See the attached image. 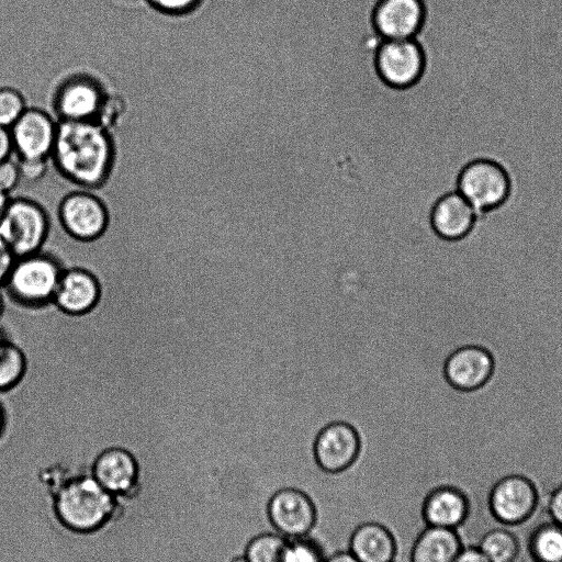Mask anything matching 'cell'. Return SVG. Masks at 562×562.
Instances as JSON below:
<instances>
[{"label":"cell","mask_w":562,"mask_h":562,"mask_svg":"<svg viewBox=\"0 0 562 562\" xmlns=\"http://www.w3.org/2000/svg\"><path fill=\"white\" fill-rule=\"evenodd\" d=\"M49 213L40 201L11 196L0 221V235L15 258L38 252L49 231Z\"/></svg>","instance_id":"4"},{"label":"cell","mask_w":562,"mask_h":562,"mask_svg":"<svg viewBox=\"0 0 562 562\" xmlns=\"http://www.w3.org/2000/svg\"><path fill=\"white\" fill-rule=\"evenodd\" d=\"M56 215L63 228L81 240L99 237L110 217L106 202L92 190L68 192L57 202Z\"/></svg>","instance_id":"7"},{"label":"cell","mask_w":562,"mask_h":562,"mask_svg":"<svg viewBox=\"0 0 562 562\" xmlns=\"http://www.w3.org/2000/svg\"><path fill=\"white\" fill-rule=\"evenodd\" d=\"M479 213L457 191L443 194L431 211L434 231L442 238L456 240L467 236L474 227Z\"/></svg>","instance_id":"17"},{"label":"cell","mask_w":562,"mask_h":562,"mask_svg":"<svg viewBox=\"0 0 562 562\" xmlns=\"http://www.w3.org/2000/svg\"><path fill=\"white\" fill-rule=\"evenodd\" d=\"M13 154L10 130L0 126V162L11 158Z\"/></svg>","instance_id":"33"},{"label":"cell","mask_w":562,"mask_h":562,"mask_svg":"<svg viewBox=\"0 0 562 562\" xmlns=\"http://www.w3.org/2000/svg\"><path fill=\"white\" fill-rule=\"evenodd\" d=\"M420 0H381L374 11V24L385 41L412 40L422 26Z\"/></svg>","instance_id":"15"},{"label":"cell","mask_w":562,"mask_h":562,"mask_svg":"<svg viewBox=\"0 0 562 562\" xmlns=\"http://www.w3.org/2000/svg\"><path fill=\"white\" fill-rule=\"evenodd\" d=\"M11 200V195L2 190H0V221L4 215V212L8 207V204Z\"/></svg>","instance_id":"37"},{"label":"cell","mask_w":562,"mask_h":562,"mask_svg":"<svg viewBox=\"0 0 562 562\" xmlns=\"http://www.w3.org/2000/svg\"><path fill=\"white\" fill-rule=\"evenodd\" d=\"M360 454L359 434L351 425L344 422L325 426L312 446L314 463L328 474L348 471L358 462Z\"/></svg>","instance_id":"10"},{"label":"cell","mask_w":562,"mask_h":562,"mask_svg":"<svg viewBox=\"0 0 562 562\" xmlns=\"http://www.w3.org/2000/svg\"><path fill=\"white\" fill-rule=\"evenodd\" d=\"M464 546L458 530L425 526L412 544L409 562H454Z\"/></svg>","instance_id":"20"},{"label":"cell","mask_w":562,"mask_h":562,"mask_svg":"<svg viewBox=\"0 0 562 562\" xmlns=\"http://www.w3.org/2000/svg\"><path fill=\"white\" fill-rule=\"evenodd\" d=\"M325 562H360L348 549L327 555Z\"/></svg>","instance_id":"35"},{"label":"cell","mask_w":562,"mask_h":562,"mask_svg":"<svg viewBox=\"0 0 562 562\" xmlns=\"http://www.w3.org/2000/svg\"><path fill=\"white\" fill-rule=\"evenodd\" d=\"M288 538L274 532H261L246 544L243 557L247 562H284Z\"/></svg>","instance_id":"23"},{"label":"cell","mask_w":562,"mask_h":562,"mask_svg":"<svg viewBox=\"0 0 562 562\" xmlns=\"http://www.w3.org/2000/svg\"><path fill=\"white\" fill-rule=\"evenodd\" d=\"M139 471L137 456L121 446L100 450L91 465V476L116 498L127 496L136 488Z\"/></svg>","instance_id":"12"},{"label":"cell","mask_w":562,"mask_h":562,"mask_svg":"<svg viewBox=\"0 0 562 562\" xmlns=\"http://www.w3.org/2000/svg\"><path fill=\"white\" fill-rule=\"evenodd\" d=\"M322 543L311 535L288 539L284 562H325Z\"/></svg>","instance_id":"25"},{"label":"cell","mask_w":562,"mask_h":562,"mask_svg":"<svg viewBox=\"0 0 562 562\" xmlns=\"http://www.w3.org/2000/svg\"><path fill=\"white\" fill-rule=\"evenodd\" d=\"M493 359L479 346H463L454 350L445 364V375L456 389L471 391L482 386L491 376Z\"/></svg>","instance_id":"16"},{"label":"cell","mask_w":562,"mask_h":562,"mask_svg":"<svg viewBox=\"0 0 562 562\" xmlns=\"http://www.w3.org/2000/svg\"><path fill=\"white\" fill-rule=\"evenodd\" d=\"M15 259L0 235V288L4 284Z\"/></svg>","instance_id":"32"},{"label":"cell","mask_w":562,"mask_h":562,"mask_svg":"<svg viewBox=\"0 0 562 562\" xmlns=\"http://www.w3.org/2000/svg\"><path fill=\"white\" fill-rule=\"evenodd\" d=\"M507 166L492 157H474L459 170L456 190L479 214L495 211L507 203L514 193Z\"/></svg>","instance_id":"3"},{"label":"cell","mask_w":562,"mask_h":562,"mask_svg":"<svg viewBox=\"0 0 562 562\" xmlns=\"http://www.w3.org/2000/svg\"><path fill=\"white\" fill-rule=\"evenodd\" d=\"M544 507L548 518L562 526V482L549 492Z\"/></svg>","instance_id":"31"},{"label":"cell","mask_w":562,"mask_h":562,"mask_svg":"<svg viewBox=\"0 0 562 562\" xmlns=\"http://www.w3.org/2000/svg\"><path fill=\"white\" fill-rule=\"evenodd\" d=\"M526 548L532 562H562V526L550 519L538 524Z\"/></svg>","instance_id":"21"},{"label":"cell","mask_w":562,"mask_h":562,"mask_svg":"<svg viewBox=\"0 0 562 562\" xmlns=\"http://www.w3.org/2000/svg\"><path fill=\"white\" fill-rule=\"evenodd\" d=\"M3 312H4V296H3L2 290L0 288V319L3 315Z\"/></svg>","instance_id":"38"},{"label":"cell","mask_w":562,"mask_h":562,"mask_svg":"<svg viewBox=\"0 0 562 562\" xmlns=\"http://www.w3.org/2000/svg\"><path fill=\"white\" fill-rule=\"evenodd\" d=\"M476 547L490 562H517L521 552L518 536L502 525L485 531Z\"/></svg>","instance_id":"22"},{"label":"cell","mask_w":562,"mask_h":562,"mask_svg":"<svg viewBox=\"0 0 562 562\" xmlns=\"http://www.w3.org/2000/svg\"><path fill=\"white\" fill-rule=\"evenodd\" d=\"M487 508L492 518L505 527L528 522L541 504L536 481L524 473H508L497 479L487 493Z\"/></svg>","instance_id":"5"},{"label":"cell","mask_w":562,"mask_h":562,"mask_svg":"<svg viewBox=\"0 0 562 562\" xmlns=\"http://www.w3.org/2000/svg\"><path fill=\"white\" fill-rule=\"evenodd\" d=\"M125 101L117 93H106L97 123L111 132L125 113Z\"/></svg>","instance_id":"27"},{"label":"cell","mask_w":562,"mask_h":562,"mask_svg":"<svg viewBox=\"0 0 562 562\" xmlns=\"http://www.w3.org/2000/svg\"><path fill=\"white\" fill-rule=\"evenodd\" d=\"M348 550L360 562H394L397 541L386 526L367 521L351 532Z\"/></svg>","instance_id":"18"},{"label":"cell","mask_w":562,"mask_h":562,"mask_svg":"<svg viewBox=\"0 0 562 562\" xmlns=\"http://www.w3.org/2000/svg\"><path fill=\"white\" fill-rule=\"evenodd\" d=\"M267 517L274 531L288 539L311 535L317 522L312 497L296 487H282L268 499Z\"/></svg>","instance_id":"8"},{"label":"cell","mask_w":562,"mask_h":562,"mask_svg":"<svg viewBox=\"0 0 562 562\" xmlns=\"http://www.w3.org/2000/svg\"><path fill=\"white\" fill-rule=\"evenodd\" d=\"M231 562H247V561L245 560V558L243 557V554H240V555H237V557L233 558V559L231 560Z\"/></svg>","instance_id":"39"},{"label":"cell","mask_w":562,"mask_h":562,"mask_svg":"<svg viewBox=\"0 0 562 562\" xmlns=\"http://www.w3.org/2000/svg\"><path fill=\"white\" fill-rule=\"evenodd\" d=\"M57 171L82 189H95L110 178L115 160L111 132L94 121H58L50 156Z\"/></svg>","instance_id":"1"},{"label":"cell","mask_w":562,"mask_h":562,"mask_svg":"<svg viewBox=\"0 0 562 562\" xmlns=\"http://www.w3.org/2000/svg\"><path fill=\"white\" fill-rule=\"evenodd\" d=\"M21 181L18 161L12 157L0 162V190L11 195Z\"/></svg>","instance_id":"30"},{"label":"cell","mask_w":562,"mask_h":562,"mask_svg":"<svg viewBox=\"0 0 562 562\" xmlns=\"http://www.w3.org/2000/svg\"><path fill=\"white\" fill-rule=\"evenodd\" d=\"M155 10L170 14L182 15L199 10L204 0H146Z\"/></svg>","instance_id":"28"},{"label":"cell","mask_w":562,"mask_h":562,"mask_svg":"<svg viewBox=\"0 0 562 562\" xmlns=\"http://www.w3.org/2000/svg\"><path fill=\"white\" fill-rule=\"evenodd\" d=\"M49 159H18L21 180L37 182L44 178Z\"/></svg>","instance_id":"29"},{"label":"cell","mask_w":562,"mask_h":562,"mask_svg":"<svg viewBox=\"0 0 562 562\" xmlns=\"http://www.w3.org/2000/svg\"><path fill=\"white\" fill-rule=\"evenodd\" d=\"M376 65L386 83L403 88L413 85L419 78L424 57L414 40H389L378 52Z\"/></svg>","instance_id":"14"},{"label":"cell","mask_w":562,"mask_h":562,"mask_svg":"<svg viewBox=\"0 0 562 562\" xmlns=\"http://www.w3.org/2000/svg\"><path fill=\"white\" fill-rule=\"evenodd\" d=\"M99 297V285L94 277L82 269L63 271L53 301L69 314L90 311Z\"/></svg>","instance_id":"19"},{"label":"cell","mask_w":562,"mask_h":562,"mask_svg":"<svg viewBox=\"0 0 562 562\" xmlns=\"http://www.w3.org/2000/svg\"><path fill=\"white\" fill-rule=\"evenodd\" d=\"M454 562H490L476 546H464Z\"/></svg>","instance_id":"34"},{"label":"cell","mask_w":562,"mask_h":562,"mask_svg":"<svg viewBox=\"0 0 562 562\" xmlns=\"http://www.w3.org/2000/svg\"><path fill=\"white\" fill-rule=\"evenodd\" d=\"M63 269L41 251L16 258L1 286L13 300L24 304H43L53 300Z\"/></svg>","instance_id":"6"},{"label":"cell","mask_w":562,"mask_h":562,"mask_svg":"<svg viewBox=\"0 0 562 562\" xmlns=\"http://www.w3.org/2000/svg\"><path fill=\"white\" fill-rule=\"evenodd\" d=\"M58 121L38 108H27L9 128L18 159H50Z\"/></svg>","instance_id":"11"},{"label":"cell","mask_w":562,"mask_h":562,"mask_svg":"<svg viewBox=\"0 0 562 562\" xmlns=\"http://www.w3.org/2000/svg\"><path fill=\"white\" fill-rule=\"evenodd\" d=\"M7 431V413L0 400V441L3 440Z\"/></svg>","instance_id":"36"},{"label":"cell","mask_w":562,"mask_h":562,"mask_svg":"<svg viewBox=\"0 0 562 562\" xmlns=\"http://www.w3.org/2000/svg\"><path fill=\"white\" fill-rule=\"evenodd\" d=\"M108 91L90 75L76 74L57 87L53 106L57 121H97Z\"/></svg>","instance_id":"9"},{"label":"cell","mask_w":562,"mask_h":562,"mask_svg":"<svg viewBox=\"0 0 562 562\" xmlns=\"http://www.w3.org/2000/svg\"><path fill=\"white\" fill-rule=\"evenodd\" d=\"M116 497L91 475L76 476L61 483L55 492L54 512L67 529L89 533L106 525L115 513Z\"/></svg>","instance_id":"2"},{"label":"cell","mask_w":562,"mask_h":562,"mask_svg":"<svg viewBox=\"0 0 562 562\" xmlns=\"http://www.w3.org/2000/svg\"><path fill=\"white\" fill-rule=\"evenodd\" d=\"M472 501L469 494L454 484H440L425 495L420 516L426 526L458 530L470 518Z\"/></svg>","instance_id":"13"},{"label":"cell","mask_w":562,"mask_h":562,"mask_svg":"<svg viewBox=\"0 0 562 562\" xmlns=\"http://www.w3.org/2000/svg\"><path fill=\"white\" fill-rule=\"evenodd\" d=\"M25 370V357L0 328V394L12 389Z\"/></svg>","instance_id":"24"},{"label":"cell","mask_w":562,"mask_h":562,"mask_svg":"<svg viewBox=\"0 0 562 562\" xmlns=\"http://www.w3.org/2000/svg\"><path fill=\"white\" fill-rule=\"evenodd\" d=\"M24 94L15 87H0V126L10 128L27 109Z\"/></svg>","instance_id":"26"}]
</instances>
